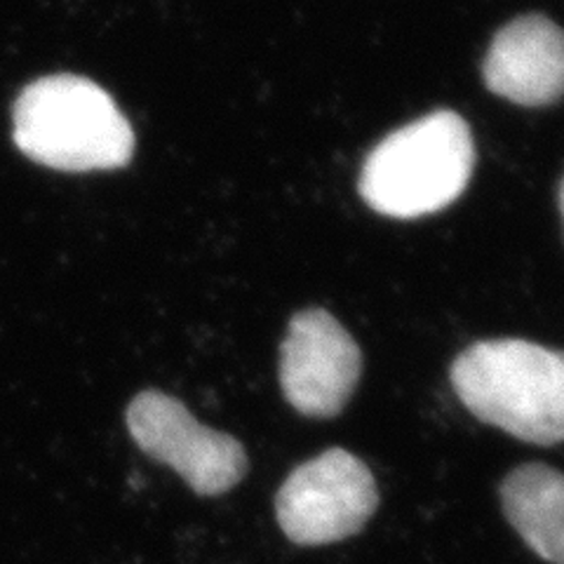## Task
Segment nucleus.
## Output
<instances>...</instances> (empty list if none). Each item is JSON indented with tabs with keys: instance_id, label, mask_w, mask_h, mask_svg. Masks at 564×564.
Here are the masks:
<instances>
[{
	"instance_id": "obj_1",
	"label": "nucleus",
	"mask_w": 564,
	"mask_h": 564,
	"mask_svg": "<svg viewBox=\"0 0 564 564\" xmlns=\"http://www.w3.org/2000/svg\"><path fill=\"white\" fill-rule=\"evenodd\" d=\"M12 139L29 161L59 172L118 170L134 155L132 126L113 97L74 74L24 87L12 106Z\"/></svg>"
},
{
	"instance_id": "obj_2",
	"label": "nucleus",
	"mask_w": 564,
	"mask_h": 564,
	"mask_svg": "<svg viewBox=\"0 0 564 564\" xmlns=\"http://www.w3.org/2000/svg\"><path fill=\"white\" fill-rule=\"evenodd\" d=\"M452 386L489 426L532 445L564 443V352L522 339L473 344L454 360Z\"/></svg>"
},
{
	"instance_id": "obj_3",
	"label": "nucleus",
	"mask_w": 564,
	"mask_h": 564,
	"mask_svg": "<svg viewBox=\"0 0 564 564\" xmlns=\"http://www.w3.org/2000/svg\"><path fill=\"white\" fill-rule=\"evenodd\" d=\"M473 167L468 122L454 111H435L388 134L365 161L358 188L379 215L416 219L462 196Z\"/></svg>"
},
{
	"instance_id": "obj_4",
	"label": "nucleus",
	"mask_w": 564,
	"mask_h": 564,
	"mask_svg": "<svg viewBox=\"0 0 564 564\" xmlns=\"http://www.w3.org/2000/svg\"><path fill=\"white\" fill-rule=\"evenodd\" d=\"M377 506L372 470L334 447L292 470L275 497V516L292 543L325 545L358 534Z\"/></svg>"
},
{
	"instance_id": "obj_5",
	"label": "nucleus",
	"mask_w": 564,
	"mask_h": 564,
	"mask_svg": "<svg viewBox=\"0 0 564 564\" xmlns=\"http://www.w3.org/2000/svg\"><path fill=\"white\" fill-rule=\"evenodd\" d=\"M126 423L141 452L180 473L200 497H219L245 478V447L234 435L203 426L174 395L141 391L128 404Z\"/></svg>"
},
{
	"instance_id": "obj_6",
	"label": "nucleus",
	"mask_w": 564,
	"mask_h": 564,
	"mask_svg": "<svg viewBox=\"0 0 564 564\" xmlns=\"http://www.w3.org/2000/svg\"><path fill=\"white\" fill-rule=\"evenodd\" d=\"M362 352L346 327L323 308L296 313L280 348V386L296 412L339 414L360 381Z\"/></svg>"
},
{
	"instance_id": "obj_7",
	"label": "nucleus",
	"mask_w": 564,
	"mask_h": 564,
	"mask_svg": "<svg viewBox=\"0 0 564 564\" xmlns=\"http://www.w3.org/2000/svg\"><path fill=\"white\" fill-rule=\"evenodd\" d=\"M482 76L494 95L513 104H555L564 97V31L549 17H518L494 35Z\"/></svg>"
},
{
	"instance_id": "obj_8",
	"label": "nucleus",
	"mask_w": 564,
	"mask_h": 564,
	"mask_svg": "<svg viewBox=\"0 0 564 564\" xmlns=\"http://www.w3.org/2000/svg\"><path fill=\"white\" fill-rule=\"evenodd\" d=\"M501 503L529 549L564 564V473L543 464L520 466L503 480Z\"/></svg>"
},
{
	"instance_id": "obj_9",
	"label": "nucleus",
	"mask_w": 564,
	"mask_h": 564,
	"mask_svg": "<svg viewBox=\"0 0 564 564\" xmlns=\"http://www.w3.org/2000/svg\"><path fill=\"white\" fill-rule=\"evenodd\" d=\"M560 209H562V219H564V180L560 184Z\"/></svg>"
}]
</instances>
